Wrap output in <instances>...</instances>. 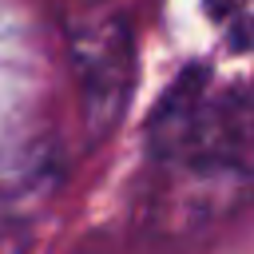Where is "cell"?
<instances>
[{
  "instance_id": "obj_3",
  "label": "cell",
  "mask_w": 254,
  "mask_h": 254,
  "mask_svg": "<svg viewBox=\"0 0 254 254\" xmlns=\"http://www.w3.org/2000/svg\"><path fill=\"white\" fill-rule=\"evenodd\" d=\"M32 250V222L12 210L0 206V254H28Z\"/></svg>"
},
{
  "instance_id": "obj_2",
  "label": "cell",
  "mask_w": 254,
  "mask_h": 254,
  "mask_svg": "<svg viewBox=\"0 0 254 254\" xmlns=\"http://www.w3.org/2000/svg\"><path fill=\"white\" fill-rule=\"evenodd\" d=\"M71 71L83 127L99 139L115 131L135 87V32L127 16H95L71 36Z\"/></svg>"
},
{
  "instance_id": "obj_4",
  "label": "cell",
  "mask_w": 254,
  "mask_h": 254,
  "mask_svg": "<svg viewBox=\"0 0 254 254\" xmlns=\"http://www.w3.org/2000/svg\"><path fill=\"white\" fill-rule=\"evenodd\" d=\"M67 4H99V0H67Z\"/></svg>"
},
{
  "instance_id": "obj_1",
  "label": "cell",
  "mask_w": 254,
  "mask_h": 254,
  "mask_svg": "<svg viewBox=\"0 0 254 254\" xmlns=\"http://www.w3.org/2000/svg\"><path fill=\"white\" fill-rule=\"evenodd\" d=\"M246 135V107L234 91H218L210 71L187 67L151 115V151L187 171L226 167Z\"/></svg>"
}]
</instances>
